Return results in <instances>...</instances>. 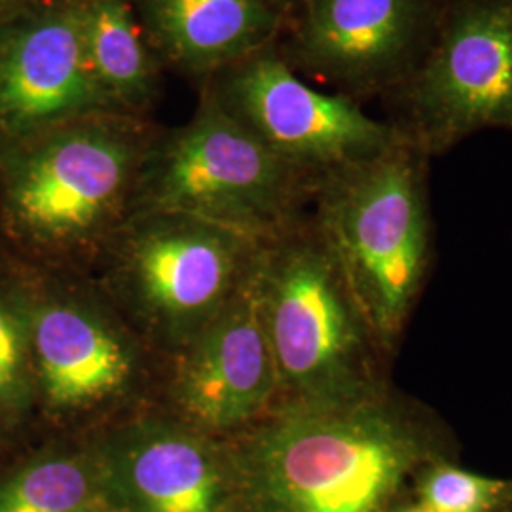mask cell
Segmentation results:
<instances>
[{
	"label": "cell",
	"instance_id": "ac0fdd59",
	"mask_svg": "<svg viewBox=\"0 0 512 512\" xmlns=\"http://www.w3.org/2000/svg\"><path fill=\"white\" fill-rule=\"evenodd\" d=\"M420 482L421 503L431 512H495L512 499V482L431 463Z\"/></svg>",
	"mask_w": 512,
	"mask_h": 512
},
{
	"label": "cell",
	"instance_id": "d6986e66",
	"mask_svg": "<svg viewBox=\"0 0 512 512\" xmlns=\"http://www.w3.org/2000/svg\"><path fill=\"white\" fill-rule=\"evenodd\" d=\"M46 0H0V21H16Z\"/></svg>",
	"mask_w": 512,
	"mask_h": 512
},
{
	"label": "cell",
	"instance_id": "30bf717a",
	"mask_svg": "<svg viewBox=\"0 0 512 512\" xmlns=\"http://www.w3.org/2000/svg\"><path fill=\"white\" fill-rule=\"evenodd\" d=\"M258 255L238 291L179 351L173 378L177 418L219 439L245 429L279 403V380L258 300Z\"/></svg>",
	"mask_w": 512,
	"mask_h": 512
},
{
	"label": "cell",
	"instance_id": "ba28073f",
	"mask_svg": "<svg viewBox=\"0 0 512 512\" xmlns=\"http://www.w3.org/2000/svg\"><path fill=\"white\" fill-rule=\"evenodd\" d=\"M203 86L266 147L317 186L346 167L382 154L404 137L393 122L376 120L359 101L304 80L277 44Z\"/></svg>",
	"mask_w": 512,
	"mask_h": 512
},
{
	"label": "cell",
	"instance_id": "7402d4cb",
	"mask_svg": "<svg viewBox=\"0 0 512 512\" xmlns=\"http://www.w3.org/2000/svg\"><path fill=\"white\" fill-rule=\"evenodd\" d=\"M101 512H112V511H109V509H105V511H101Z\"/></svg>",
	"mask_w": 512,
	"mask_h": 512
},
{
	"label": "cell",
	"instance_id": "e0dca14e",
	"mask_svg": "<svg viewBox=\"0 0 512 512\" xmlns=\"http://www.w3.org/2000/svg\"><path fill=\"white\" fill-rule=\"evenodd\" d=\"M35 401L27 296L0 287V423L18 420Z\"/></svg>",
	"mask_w": 512,
	"mask_h": 512
},
{
	"label": "cell",
	"instance_id": "5b68a950",
	"mask_svg": "<svg viewBox=\"0 0 512 512\" xmlns=\"http://www.w3.org/2000/svg\"><path fill=\"white\" fill-rule=\"evenodd\" d=\"M315 190L203 86L194 116L158 131L131 213H179L268 241L304 219Z\"/></svg>",
	"mask_w": 512,
	"mask_h": 512
},
{
	"label": "cell",
	"instance_id": "7a4b0ae2",
	"mask_svg": "<svg viewBox=\"0 0 512 512\" xmlns=\"http://www.w3.org/2000/svg\"><path fill=\"white\" fill-rule=\"evenodd\" d=\"M158 131L148 118L95 112L4 147L0 203L10 232L44 255L105 251L131 215Z\"/></svg>",
	"mask_w": 512,
	"mask_h": 512
},
{
	"label": "cell",
	"instance_id": "8992f818",
	"mask_svg": "<svg viewBox=\"0 0 512 512\" xmlns=\"http://www.w3.org/2000/svg\"><path fill=\"white\" fill-rule=\"evenodd\" d=\"M264 243L207 220L137 211L105 253L129 315L150 340L179 353L238 291Z\"/></svg>",
	"mask_w": 512,
	"mask_h": 512
},
{
	"label": "cell",
	"instance_id": "44dd1931",
	"mask_svg": "<svg viewBox=\"0 0 512 512\" xmlns=\"http://www.w3.org/2000/svg\"><path fill=\"white\" fill-rule=\"evenodd\" d=\"M395 512H431L423 503H420V505H414V507H406V509H399V511Z\"/></svg>",
	"mask_w": 512,
	"mask_h": 512
},
{
	"label": "cell",
	"instance_id": "277c9868",
	"mask_svg": "<svg viewBox=\"0 0 512 512\" xmlns=\"http://www.w3.org/2000/svg\"><path fill=\"white\" fill-rule=\"evenodd\" d=\"M427 156L406 135L317 186L313 222L389 355L420 296L431 256Z\"/></svg>",
	"mask_w": 512,
	"mask_h": 512
},
{
	"label": "cell",
	"instance_id": "ffe728a7",
	"mask_svg": "<svg viewBox=\"0 0 512 512\" xmlns=\"http://www.w3.org/2000/svg\"><path fill=\"white\" fill-rule=\"evenodd\" d=\"M266 2L274 8L277 14H281L285 21L293 14L294 8L300 4V0H266Z\"/></svg>",
	"mask_w": 512,
	"mask_h": 512
},
{
	"label": "cell",
	"instance_id": "52a82bcc",
	"mask_svg": "<svg viewBox=\"0 0 512 512\" xmlns=\"http://www.w3.org/2000/svg\"><path fill=\"white\" fill-rule=\"evenodd\" d=\"M393 99V124L427 158L484 129L512 133V0H446L431 50Z\"/></svg>",
	"mask_w": 512,
	"mask_h": 512
},
{
	"label": "cell",
	"instance_id": "6da1fadb",
	"mask_svg": "<svg viewBox=\"0 0 512 512\" xmlns=\"http://www.w3.org/2000/svg\"><path fill=\"white\" fill-rule=\"evenodd\" d=\"M222 440L232 512H389L442 450L437 420L389 387L346 403L281 401Z\"/></svg>",
	"mask_w": 512,
	"mask_h": 512
},
{
	"label": "cell",
	"instance_id": "4fadbf2b",
	"mask_svg": "<svg viewBox=\"0 0 512 512\" xmlns=\"http://www.w3.org/2000/svg\"><path fill=\"white\" fill-rule=\"evenodd\" d=\"M93 450L122 512H232L224 440L179 418L129 421Z\"/></svg>",
	"mask_w": 512,
	"mask_h": 512
},
{
	"label": "cell",
	"instance_id": "603a6c76",
	"mask_svg": "<svg viewBox=\"0 0 512 512\" xmlns=\"http://www.w3.org/2000/svg\"><path fill=\"white\" fill-rule=\"evenodd\" d=\"M444 2H446V0H444Z\"/></svg>",
	"mask_w": 512,
	"mask_h": 512
},
{
	"label": "cell",
	"instance_id": "7c38bea8",
	"mask_svg": "<svg viewBox=\"0 0 512 512\" xmlns=\"http://www.w3.org/2000/svg\"><path fill=\"white\" fill-rule=\"evenodd\" d=\"M37 399L55 416L95 414L128 397L141 374L135 340L80 294L27 296Z\"/></svg>",
	"mask_w": 512,
	"mask_h": 512
},
{
	"label": "cell",
	"instance_id": "3957f363",
	"mask_svg": "<svg viewBox=\"0 0 512 512\" xmlns=\"http://www.w3.org/2000/svg\"><path fill=\"white\" fill-rule=\"evenodd\" d=\"M256 279L279 403H346L387 389L385 353L313 219L262 245Z\"/></svg>",
	"mask_w": 512,
	"mask_h": 512
},
{
	"label": "cell",
	"instance_id": "5bb4252c",
	"mask_svg": "<svg viewBox=\"0 0 512 512\" xmlns=\"http://www.w3.org/2000/svg\"><path fill=\"white\" fill-rule=\"evenodd\" d=\"M162 67L200 78L277 44L285 19L266 0H133Z\"/></svg>",
	"mask_w": 512,
	"mask_h": 512
},
{
	"label": "cell",
	"instance_id": "9a60e30c",
	"mask_svg": "<svg viewBox=\"0 0 512 512\" xmlns=\"http://www.w3.org/2000/svg\"><path fill=\"white\" fill-rule=\"evenodd\" d=\"M86 54L110 110L147 118L160 93L162 63L133 0H82Z\"/></svg>",
	"mask_w": 512,
	"mask_h": 512
},
{
	"label": "cell",
	"instance_id": "8fae6325",
	"mask_svg": "<svg viewBox=\"0 0 512 512\" xmlns=\"http://www.w3.org/2000/svg\"><path fill=\"white\" fill-rule=\"evenodd\" d=\"M114 112L86 54L82 0H46L0 35L4 147L76 118Z\"/></svg>",
	"mask_w": 512,
	"mask_h": 512
},
{
	"label": "cell",
	"instance_id": "9c48e42d",
	"mask_svg": "<svg viewBox=\"0 0 512 512\" xmlns=\"http://www.w3.org/2000/svg\"><path fill=\"white\" fill-rule=\"evenodd\" d=\"M442 10L444 0H300L277 48L317 88L391 97L431 50Z\"/></svg>",
	"mask_w": 512,
	"mask_h": 512
},
{
	"label": "cell",
	"instance_id": "2e32d148",
	"mask_svg": "<svg viewBox=\"0 0 512 512\" xmlns=\"http://www.w3.org/2000/svg\"><path fill=\"white\" fill-rule=\"evenodd\" d=\"M109 501L95 450L40 454L0 476V512H101Z\"/></svg>",
	"mask_w": 512,
	"mask_h": 512
}]
</instances>
